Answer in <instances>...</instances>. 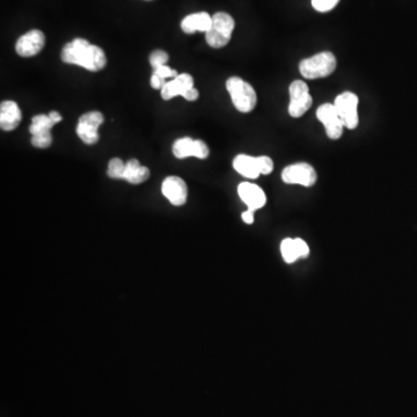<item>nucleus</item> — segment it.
Wrapping results in <instances>:
<instances>
[{"label": "nucleus", "mask_w": 417, "mask_h": 417, "mask_svg": "<svg viewBox=\"0 0 417 417\" xmlns=\"http://www.w3.org/2000/svg\"><path fill=\"white\" fill-rule=\"evenodd\" d=\"M317 171L308 162H297L285 167L282 171V180L288 185L312 187L317 182Z\"/></svg>", "instance_id": "6e6552de"}, {"label": "nucleus", "mask_w": 417, "mask_h": 417, "mask_svg": "<svg viewBox=\"0 0 417 417\" xmlns=\"http://www.w3.org/2000/svg\"><path fill=\"white\" fill-rule=\"evenodd\" d=\"M337 59L330 52H319L310 59L301 61L299 71L306 79L330 77L337 68Z\"/></svg>", "instance_id": "7ed1b4c3"}, {"label": "nucleus", "mask_w": 417, "mask_h": 417, "mask_svg": "<svg viewBox=\"0 0 417 417\" xmlns=\"http://www.w3.org/2000/svg\"><path fill=\"white\" fill-rule=\"evenodd\" d=\"M175 158L186 159L188 157H196L198 159H207L210 150L203 140H194L191 137L180 138L173 145Z\"/></svg>", "instance_id": "9b49d317"}, {"label": "nucleus", "mask_w": 417, "mask_h": 417, "mask_svg": "<svg viewBox=\"0 0 417 417\" xmlns=\"http://www.w3.org/2000/svg\"><path fill=\"white\" fill-rule=\"evenodd\" d=\"M317 117L318 120L324 124L328 138L334 140L341 138L344 126L333 104H321L320 107L318 108Z\"/></svg>", "instance_id": "9d476101"}, {"label": "nucleus", "mask_w": 417, "mask_h": 417, "mask_svg": "<svg viewBox=\"0 0 417 417\" xmlns=\"http://www.w3.org/2000/svg\"><path fill=\"white\" fill-rule=\"evenodd\" d=\"M238 194H239L241 201L246 204L249 210H259V209H262L267 203V196H265L262 188L250 183V182L240 183L238 187Z\"/></svg>", "instance_id": "4468645a"}, {"label": "nucleus", "mask_w": 417, "mask_h": 417, "mask_svg": "<svg viewBox=\"0 0 417 417\" xmlns=\"http://www.w3.org/2000/svg\"><path fill=\"white\" fill-rule=\"evenodd\" d=\"M289 94H290V104H289L290 116L298 119L308 113V110L313 104V99L310 97L308 84L303 80L294 81L289 87Z\"/></svg>", "instance_id": "0eeeda50"}, {"label": "nucleus", "mask_w": 417, "mask_h": 417, "mask_svg": "<svg viewBox=\"0 0 417 417\" xmlns=\"http://www.w3.org/2000/svg\"><path fill=\"white\" fill-rule=\"evenodd\" d=\"M281 254L282 258L286 263H294L298 259H301L297 245H296V240L290 239V238L283 240L281 243Z\"/></svg>", "instance_id": "aec40b11"}, {"label": "nucleus", "mask_w": 417, "mask_h": 417, "mask_svg": "<svg viewBox=\"0 0 417 417\" xmlns=\"http://www.w3.org/2000/svg\"><path fill=\"white\" fill-rule=\"evenodd\" d=\"M30 143H32V145L35 146L37 149H47V147H49L52 144V133L32 135Z\"/></svg>", "instance_id": "4be33fe9"}, {"label": "nucleus", "mask_w": 417, "mask_h": 417, "mask_svg": "<svg viewBox=\"0 0 417 417\" xmlns=\"http://www.w3.org/2000/svg\"><path fill=\"white\" fill-rule=\"evenodd\" d=\"M44 43L46 36L41 30H30L18 40L16 50L21 57H32L44 48Z\"/></svg>", "instance_id": "ddd939ff"}, {"label": "nucleus", "mask_w": 417, "mask_h": 417, "mask_svg": "<svg viewBox=\"0 0 417 417\" xmlns=\"http://www.w3.org/2000/svg\"><path fill=\"white\" fill-rule=\"evenodd\" d=\"M296 240V245H297L298 253H299V256L305 259V258H308L310 255V247H308V243H305L304 240L299 239L297 238Z\"/></svg>", "instance_id": "bb28decb"}, {"label": "nucleus", "mask_w": 417, "mask_h": 417, "mask_svg": "<svg viewBox=\"0 0 417 417\" xmlns=\"http://www.w3.org/2000/svg\"><path fill=\"white\" fill-rule=\"evenodd\" d=\"M181 95L186 100L195 101L198 99V91L194 87V78L188 73H181L178 77L166 83L162 90V97L169 101L173 97Z\"/></svg>", "instance_id": "39448f33"}, {"label": "nucleus", "mask_w": 417, "mask_h": 417, "mask_svg": "<svg viewBox=\"0 0 417 417\" xmlns=\"http://www.w3.org/2000/svg\"><path fill=\"white\" fill-rule=\"evenodd\" d=\"M339 1L340 0H312V6L318 12L326 13V12L333 10L334 7L339 4Z\"/></svg>", "instance_id": "b1692460"}, {"label": "nucleus", "mask_w": 417, "mask_h": 417, "mask_svg": "<svg viewBox=\"0 0 417 417\" xmlns=\"http://www.w3.org/2000/svg\"><path fill=\"white\" fill-rule=\"evenodd\" d=\"M358 97L353 92H344L334 101L333 104L346 129L353 130L358 126Z\"/></svg>", "instance_id": "423d86ee"}, {"label": "nucleus", "mask_w": 417, "mask_h": 417, "mask_svg": "<svg viewBox=\"0 0 417 417\" xmlns=\"http://www.w3.org/2000/svg\"><path fill=\"white\" fill-rule=\"evenodd\" d=\"M23 115L14 101H3L0 104V128L4 131H13L19 126Z\"/></svg>", "instance_id": "2eb2a0df"}, {"label": "nucleus", "mask_w": 417, "mask_h": 417, "mask_svg": "<svg viewBox=\"0 0 417 417\" xmlns=\"http://www.w3.org/2000/svg\"><path fill=\"white\" fill-rule=\"evenodd\" d=\"M212 25V16H209L207 12L189 14L182 20L181 30L186 34H193L195 32H205L210 30Z\"/></svg>", "instance_id": "dca6fc26"}, {"label": "nucleus", "mask_w": 417, "mask_h": 417, "mask_svg": "<svg viewBox=\"0 0 417 417\" xmlns=\"http://www.w3.org/2000/svg\"><path fill=\"white\" fill-rule=\"evenodd\" d=\"M126 164L121 159L114 158L108 164V176L117 180H123Z\"/></svg>", "instance_id": "412c9836"}, {"label": "nucleus", "mask_w": 417, "mask_h": 417, "mask_svg": "<svg viewBox=\"0 0 417 417\" xmlns=\"http://www.w3.org/2000/svg\"><path fill=\"white\" fill-rule=\"evenodd\" d=\"M166 85V79L165 78L160 77V75H157L153 72V75H151V86H152L155 90H160L162 91L164 86Z\"/></svg>", "instance_id": "cd10ccee"}, {"label": "nucleus", "mask_w": 417, "mask_h": 417, "mask_svg": "<svg viewBox=\"0 0 417 417\" xmlns=\"http://www.w3.org/2000/svg\"><path fill=\"white\" fill-rule=\"evenodd\" d=\"M149 178L150 169L145 166L140 165L138 160L131 159L126 162L123 180L129 182L131 185H139V183L145 182Z\"/></svg>", "instance_id": "a211bd4d"}, {"label": "nucleus", "mask_w": 417, "mask_h": 417, "mask_svg": "<svg viewBox=\"0 0 417 417\" xmlns=\"http://www.w3.org/2000/svg\"><path fill=\"white\" fill-rule=\"evenodd\" d=\"M234 20L230 14L218 12L212 16L210 30L205 32L207 43L211 48L219 49L227 46L234 30Z\"/></svg>", "instance_id": "20e7f679"}, {"label": "nucleus", "mask_w": 417, "mask_h": 417, "mask_svg": "<svg viewBox=\"0 0 417 417\" xmlns=\"http://www.w3.org/2000/svg\"><path fill=\"white\" fill-rule=\"evenodd\" d=\"M226 90L230 93L231 100L240 113H250L256 104L258 95L252 85L239 77H231L226 81Z\"/></svg>", "instance_id": "f03ea898"}, {"label": "nucleus", "mask_w": 417, "mask_h": 417, "mask_svg": "<svg viewBox=\"0 0 417 417\" xmlns=\"http://www.w3.org/2000/svg\"><path fill=\"white\" fill-rule=\"evenodd\" d=\"M104 117L100 111H90L79 119L77 126V135L87 144L93 145L99 142V128L104 123Z\"/></svg>", "instance_id": "1a4fd4ad"}, {"label": "nucleus", "mask_w": 417, "mask_h": 417, "mask_svg": "<svg viewBox=\"0 0 417 417\" xmlns=\"http://www.w3.org/2000/svg\"><path fill=\"white\" fill-rule=\"evenodd\" d=\"M254 212H255V211L249 210V209L248 210L245 211V212H243L241 218H243V223L248 224V225L254 223Z\"/></svg>", "instance_id": "c85d7f7f"}, {"label": "nucleus", "mask_w": 417, "mask_h": 417, "mask_svg": "<svg viewBox=\"0 0 417 417\" xmlns=\"http://www.w3.org/2000/svg\"><path fill=\"white\" fill-rule=\"evenodd\" d=\"M155 73L157 75H160V77L165 78H171V79H174V78L178 77V72L175 71V70H171L169 66L167 65H162V66H159V68H155Z\"/></svg>", "instance_id": "a878e982"}, {"label": "nucleus", "mask_w": 417, "mask_h": 417, "mask_svg": "<svg viewBox=\"0 0 417 417\" xmlns=\"http://www.w3.org/2000/svg\"><path fill=\"white\" fill-rule=\"evenodd\" d=\"M54 126L55 123L52 122L49 115H36L32 119L30 133H32V136L37 135V133H50Z\"/></svg>", "instance_id": "6ab92c4d"}, {"label": "nucleus", "mask_w": 417, "mask_h": 417, "mask_svg": "<svg viewBox=\"0 0 417 417\" xmlns=\"http://www.w3.org/2000/svg\"><path fill=\"white\" fill-rule=\"evenodd\" d=\"M169 56L167 52H162V50H155V52H153L150 55V64H151L153 70H155V68H159V66L166 65V63L169 62Z\"/></svg>", "instance_id": "5701e85b"}, {"label": "nucleus", "mask_w": 417, "mask_h": 417, "mask_svg": "<svg viewBox=\"0 0 417 417\" xmlns=\"http://www.w3.org/2000/svg\"><path fill=\"white\" fill-rule=\"evenodd\" d=\"M258 166H259L261 174L268 175L274 169V162L267 155H261V157H258Z\"/></svg>", "instance_id": "393cba45"}, {"label": "nucleus", "mask_w": 417, "mask_h": 417, "mask_svg": "<svg viewBox=\"0 0 417 417\" xmlns=\"http://www.w3.org/2000/svg\"><path fill=\"white\" fill-rule=\"evenodd\" d=\"M49 117L52 119V122H54L55 124L59 123V122L62 121V115H61L59 113H57V111H55V110L50 111V114H49Z\"/></svg>", "instance_id": "c756f323"}, {"label": "nucleus", "mask_w": 417, "mask_h": 417, "mask_svg": "<svg viewBox=\"0 0 417 417\" xmlns=\"http://www.w3.org/2000/svg\"><path fill=\"white\" fill-rule=\"evenodd\" d=\"M162 195L174 207L185 205L188 198V188L186 182L179 176H167L162 185Z\"/></svg>", "instance_id": "f8f14e48"}, {"label": "nucleus", "mask_w": 417, "mask_h": 417, "mask_svg": "<svg viewBox=\"0 0 417 417\" xmlns=\"http://www.w3.org/2000/svg\"><path fill=\"white\" fill-rule=\"evenodd\" d=\"M62 61L66 64L79 65L93 72L100 71L107 64L104 50L84 39H75L65 44Z\"/></svg>", "instance_id": "f257e3e1"}, {"label": "nucleus", "mask_w": 417, "mask_h": 417, "mask_svg": "<svg viewBox=\"0 0 417 417\" xmlns=\"http://www.w3.org/2000/svg\"><path fill=\"white\" fill-rule=\"evenodd\" d=\"M233 169L247 179H258L261 173L258 166V158L247 155H236L233 160Z\"/></svg>", "instance_id": "f3484780"}]
</instances>
